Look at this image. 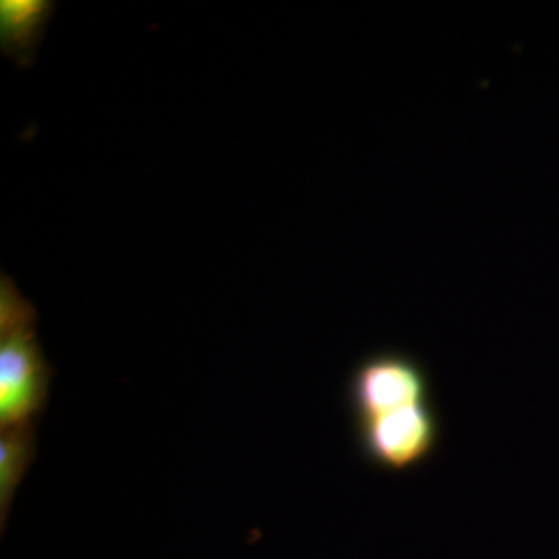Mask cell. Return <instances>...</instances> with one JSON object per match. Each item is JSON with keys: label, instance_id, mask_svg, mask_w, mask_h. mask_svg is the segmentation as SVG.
I'll list each match as a JSON object with an SVG mask.
<instances>
[{"label": "cell", "instance_id": "1", "mask_svg": "<svg viewBox=\"0 0 559 559\" xmlns=\"http://www.w3.org/2000/svg\"><path fill=\"white\" fill-rule=\"evenodd\" d=\"M55 367L38 338V311L7 274L0 276V431L40 419Z\"/></svg>", "mask_w": 559, "mask_h": 559}, {"label": "cell", "instance_id": "2", "mask_svg": "<svg viewBox=\"0 0 559 559\" xmlns=\"http://www.w3.org/2000/svg\"><path fill=\"white\" fill-rule=\"evenodd\" d=\"M355 438L360 456L371 466L404 473L436 454L441 441V419L429 400L355 420Z\"/></svg>", "mask_w": 559, "mask_h": 559}, {"label": "cell", "instance_id": "3", "mask_svg": "<svg viewBox=\"0 0 559 559\" xmlns=\"http://www.w3.org/2000/svg\"><path fill=\"white\" fill-rule=\"evenodd\" d=\"M431 400V378L417 357L400 350L371 353L353 367L346 404L355 420Z\"/></svg>", "mask_w": 559, "mask_h": 559}, {"label": "cell", "instance_id": "4", "mask_svg": "<svg viewBox=\"0 0 559 559\" xmlns=\"http://www.w3.org/2000/svg\"><path fill=\"white\" fill-rule=\"evenodd\" d=\"M57 4L50 0H2L0 2V48L9 59L29 64L38 50L46 25Z\"/></svg>", "mask_w": 559, "mask_h": 559}, {"label": "cell", "instance_id": "5", "mask_svg": "<svg viewBox=\"0 0 559 559\" xmlns=\"http://www.w3.org/2000/svg\"><path fill=\"white\" fill-rule=\"evenodd\" d=\"M38 450V423L0 431V524L7 526L13 498Z\"/></svg>", "mask_w": 559, "mask_h": 559}]
</instances>
